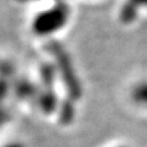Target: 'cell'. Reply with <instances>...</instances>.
I'll use <instances>...</instances> for the list:
<instances>
[{
    "label": "cell",
    "instance_id": "1",
    "mask_svg": "<svg viewBox=\"0 0 147 147\" xmlns=\"http://www.w3.org/2000/svg\"><path fill=\"white\" fill-rule=\"evenodd\" d=\"M44 49L54 59L55 69H57V72L60 75V79L64 87H65L67 97L72 99L74 102L79 100L82 97L84 90H82L80 77L76 74L75 66H74L71 57L67 53L66 48L60 42L50 39L44 44Z\"/></svg>",
    "mask_w": 147,
    "mask_h": 147
},
{
    "label": "cell",
    "instance_id": "2",
    "mask_svg": "<svg viewBox=\"0 0 147 147\" xmlns=\"http://www.w3.org/2000/svg\"><path fill=\"white\" fill-rule=\"evenodd\" d=\"M70 17V7L67 4L58 1L54 6L39 12L32 22V31L37 36L45 37L60 31Z\"/></svg>",
    "mask_w": 147,
    "mask_h": 147
},
{
    "label": "cell",
    "instance_id": "3",
    "mask_svg": "<svg viewBox=\"0 0 147 147\" xmlns=\"http://www.w3.org/2000/svg\"><path fill=\"white\" fill-rule=\"evenodd\" d=\"M12 91L15 97L21 100H37L39 94V88L26 77H20L13 81Z\"/></svg>",
    "mask_w": 147,
    "mask_h": 147
},
{
    "label": "cell",
    "instance_id": "4",
    "mask_svg": "<svg viewBox=\"0 0 147 147\" xmlns=\"http://www.w3.org/2000/svg\"><path fill=\"white\" fill-rule=\"evenodd\" d=\"M37 103L44 114H53L55 110H58L59 99L54 88H40Z\"/></svg>",
    "mask_w": 147,
    "mask_h": 147
},
{
    "label": "cell",
    "instance_id": "5",
    "mask_svg": "<svg viewBox=\"0 0 147 147\" xmlns=\"http://www.w3.org/2000/svg\"><path fill=\"white\" fill-rule=\"evenodd\" d=\"M75 104L74 100L70 98H65L61 102H59V107H58V119L59 123L61 125H70L75 119Z\"/></svg>",
    "mask_w": 147,
    "mask_h": 147
},
{
    "label": "cell",
    "instance_id": "6",
    "mask_svg": "<svg viewBox=\"0 0 147 147\" xmlns=\"http://www.w3.org/2000/svg\"><path fill=\"white\" fill-rule=\"evenodd\" d=\"M39 77L42 88H54L57 80V69L52 63H42L39 66Z\"/></svg>",
    "mask_w": 147,
    "mask_h": 147
},
{
    "label": "cell",
    "instance_id": "7",
    "mask_svg": "<svg viewBox=\"0 0 147 147\" xmlns=\"http://www.w3.org/2000/svg\"><path fill=\"white\" fill-rule=\"evenodd\" d=\"M131 97L137 104L147 105V82L137 84L131 92Z\"/></svg>",
    "mask_w": 147,
    "mask_h": 147
},
{
    "label": "cell",
    "instance_id": "8",
    "mask_svg": "<svg viewBox=\"0 0 147 147\" xmlns=\"http://www.w3.org/2000/svg\"><path fill=\"white\" fill-rule=\"evenodd\" d=\"M10 90H11V84L9 81V79L0 77V104H3V102L5 100Z\"/></svg>",
    "mask_w": 147,
    "mask_h": 147
},
{
    "label": "cell",
    "instance_id": "9",
    "mask_svg": "<svg viewBox=\"0 0 147 147\" xmlns=\"http://www.w3.org/2000/svg\"><path fill=\"white\" fill-rule=\"evenodd\" d=\"M15 74V69L10 63L5 60H0V77H11Z\"/></svg>",
    "mask_w": 147,
    "mask_h": 147
},
{
    "label": "cell",
    "instance_id": "10",
    "mask_svg": "<svg viewBox=\"0 0 147 147\" xmlns=\"http://www.w3.org/2000/svg\"><path fill=\"white\" fill-rule=\"evenodd\" d=\"M9 120H10V112L3 104H0V127L4 124H6Z\"/></svg>",
    "mask_w": 147,
    "mask_h": 147
},
{
    "label": "cell",
    "instance_id": "11",
    "mask_svg": "<svg viewBox=\"0 0 147 147\" xmlns=\"http://www.w3.org/2000/svg\"><path fill=\"white\" fill-rule=\"evenodd\" d=\"M137 6H141V5H147V0H130Z\"/></svg>",
    "mask_w": 147,
    "mask_h": 147
},
{
    "label": "cell",
    "instance_id": "12",
    "mask_svg": "<svg viewBox=\"0 0 147 147\" xmlns=\"http://www.w3.org/2000/svg\"><path fill=\"white\" fill-rule=\"evenodd\" d=\"M3 147H25V146H24V145H21V144H17V142H12V144L4 145Z\"/></svg>",
    "mask_w": 147,
    "mask_h": 147
},
{
    "label": "cell",
    "instance_id": "13",
    "mask_svg": "<svg viewBox=\"0 0 147 147\" xmlns=\"http://www.w3.org/2000/svg\"><path fill=\"white\" fill-rule=\"evenodd\" d=\"M18 3H28V1H37V0H16Z\"/></svg>",
    "mask_w": 147,
    "mask_h": 147
}]
</instances>
